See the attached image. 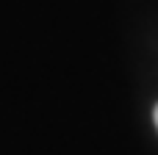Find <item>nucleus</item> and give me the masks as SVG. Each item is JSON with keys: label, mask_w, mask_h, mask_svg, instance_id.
Instances as JSON below:
<instances>
[{"label": "nucleus", "mask_w": 158, "mask_h": 155, "mask_svg": "<svg viewBox=\"0 0 158 155\" xmlns=\"http://www.w3.org/2000/svg\"><path fill=\"white\" fill-rule=\"evenodd\" d=\"M153 119H156V128H158V105H156V111H153Z\"/></svg>", "instance_id": "nucleus-1"}]
</instances>
